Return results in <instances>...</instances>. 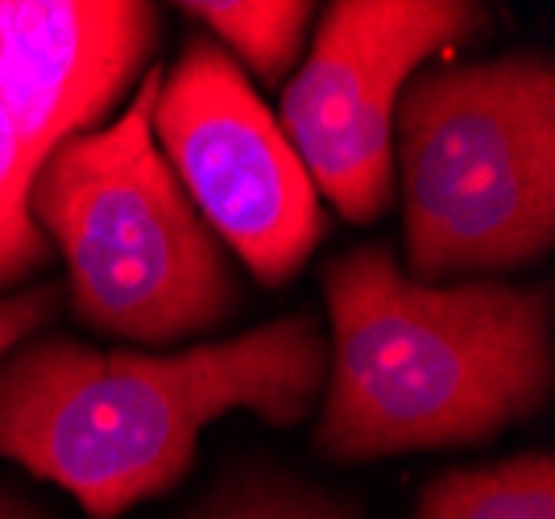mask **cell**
Wrapping results in <instances>:
<instances>
[{
    "label": "cell",
    "instance_id": "ba28073f",
    "mask_svg": "<svg viewBox=\"0 0 555 519\" xmlns=\"http://www.w3.org/2000/svg\"><path fill=\"white\" fill-rule=\"evenodd\" d=\"M415 519H555V457L543 448L443 473L418 495Z\"/></svg>",
    "mask_w": 555,
    "mask_h": 519
},
{
    "label": "cell",
    "instance_id": "8fae6325",
    "mask_svg": "<svg viewBox=\"0 0 555 519\" xmlns=\"http://www.w3.org/2000/svg\"><path fill=\"white\" fill-rule=\"evenodd\" d=\"M59 304H63V291L54 283H38L17 291V295H4L0 300V357L13 354L22 341H29L42 325H50L59 316Z\"/></svg>",
    "mask_w": 555,
    "mask_h": 519
},
{
    "label": "cell",
    "instance_id": "9c48e42d",
    "mask_svg": "<svg viewBox=\"0 0 555 519\" xmlns=\"http://www.w3.org/2000/svg\"><path fill=\"white\" fill-rule=\"evenodd\" d=\"M183 13L199 17L211 34L241 54V63L266 84L278 88L291 67L299 63L302 38H307V25H311V4H179Z\"/></svg>",
    "mask_w": 555,
    "mask_h": 519
},
{
    "label": "cell",
    "instance_id": "8992f818",
    "mask_svg": "<svg viewBox=\"0 0 555 519\" xmlns=\"http://www.w3.org/2000/svg\"><path fill=\"white\" fill-rule=\"evenodd\" d=\"M158 42L163 13L141 0H0V291L54 258L29 216L38 170L100 129Z\"/></svg>",
    "mask_w": 555,
    "mask_h": 519
},
{
    "label": "cell",
    "instance_id": "277c9868",
    "mask_svg": "<svg viewBox=\"0 0 555 519\" xmlns=\"http://www.w3.org/2000/svg\"><path fill=\"white\" fill-rule=\"evenodd\" d=\"M393 121L415 283L514 270L552 250V54H502L423 72L402 88Z\"/></svg>",
    "mask_w": 555,
    "mask_h": 519
},
{
    "label": "cell",
    "instance_id": "3957f363",
    "mask_svg": "<svg viewBox=\"0 0 555 519\" xmlns=\"http://www.w3.org/2000/svg\"><path fill=\"white\" fill-rule=\"evenodd\" d=\"M166 67L141 75L129 109L59 145L29 188V216L67 258L70 312L95 332L175 345L241 307L224 250L154 142Z\"/></svg>",
    "mask_w": 555,
    "mask_h": 519
},
{
    "label": "cell",
    "instance_id": "7c38bea8",
    "mask_svg": "<svg viewBox=\"0 0 555 519\" xmlns=\"http://www.w3.org/2000/svg\"><path fill=\"white\" fill-rule=\"evenodd\" d=\"M0 519H54L47 507H38V503H29L25 495L17 491H9V486H0Z\"/></svg>",
    "mask_w": 555,
    "mask_h": 519
},
{
    "label": "cell",
    "instance_id": "5b68a950",
    "mask_svg": "<svg viewBox=\"0 0 555 519\" xmlns=\"http://www.w3.org/2000/svg\"><path fill=\"white\" fill-rule=\"evenodd\" d=\"M489 9L464 0H336L282 92L278 129L311 183L352 225L393 200V109L411 75L477 42Z\"/></svg>",
    "mask_w": 555,
    "mask_h": 519
},
{
    "label": "cell",
    "instance_id": "6da1fadb",
    "mask_svg": "<svg viewBox=\"0 0 555 519\" xmlns=\"http://www.w3.org/2000/svg\"><path fill=\"white\" fill-rule=\"evenodd\" d=\"M324 382L315 316H282L183 354L29 337L0 357V457L59 482L92 519H116L183 482L211 420L254 412L291 428Z\"/></svg>",
    "mask_w": 555,
    "mask_h": 519
},
{
    "label": "cell",
    "instance_id": "30bf717a",
    "mask_svg": "<svg viewBox=\"0 0 555 519\" xmlns=\"http://www.w3.org/2000/svg\"><path fill=\"white\" fill-rule=\"evenodd\" d=\"M186 519H361L348 498L291 473H241Z\"/></svg>",
    "mask_w": 555,
    "mask_h": 519
},
{
    "label": "cell",
    "instance_id": "7a4b0ae2",
    "mask_svg": "<svg viewBox=\"0 0 555 519\" xmlns=\"http://www.w3.org/2000/svg\"><path fill=\"white\" fill-rule=\"evenodd\" d=\"M324 300L332 350L315 448L332 461L477 445L552 395L547 283H415L373 241L327 262Z\"/></svg>",
    "mask_w": 555,
    "mask_h": 519
},
{
    "label": "cell",
    "instance_id": "52a82bcc",
    "mask_svg": "<svg viewBox=\"0 0 555 519\" xmlns=\"http://www.w3.org/2000/svg\"><path fill=\"white\" fill-rule=\"evenodd\" d=\"M150 125L211 237L266 287L295 279L324 241V208L307 166L229 50L186 38L175 67L163 72Z\"/></svg>",
    "mask_w": 555,
    "mask_h": 519
}]
</instances>
